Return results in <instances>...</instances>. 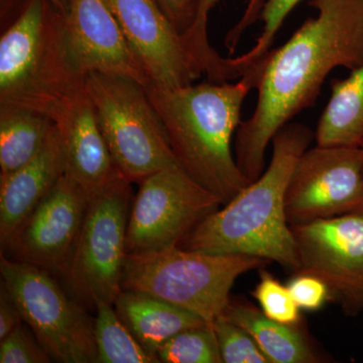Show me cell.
<instances>
[{
	"label": "cell",
	"mask_w": 363,
	"mask_h": 363,
	"mask_svg": "<svg viewBox=\"0 0 363 363\" xmlns=\"http://www.w3.org/2000/svg\"><path fill=\"white\" fill-rule=\"evenodd\" d=\"M212 325L222 363H269L255 339L238 324L220 317Z\"/></svg>",
	"instance_id": "484cf974"
},
{
	"label": "cell",
	"mask_w": 363,
	"mask_h": 363,
	"mask_svg": "<svg viewBox=\"0 0 363 363\" xmlns=\"http://www.w3.org/2000/svg\"><path fill=\"white\" fill-rule=\"evenodd\" d=\"M55 128L44 113L0 104V174H9L33 160Z\"/></svg>",
	"instance_id": "44dd1931"
},
{
	"label": "cell",
	"mask_w": 363,
	"mask_h": 363,
	"mask_svg": "<svg viewBox=\"0 0 363 363\" xmlns=\"http://www.w3.org/2000/svg\"><path fill=\"white\" fill-rule=\"evenodd\" d=\"M66 33L65 16L47 0H28L0 39V104L40 112L55 121L85 89Z\"/></svg>",
	"instance_id": "277c9868"
},
{
	"label": "cell",
	"mask_w": 363,
	"mask_h": 363,
	"mask_svg": "<svg viewBox=\"0 0 363 363\" xmlns=\"http://www.w3.org/2000/svg\"><path fill=\"white\" fill-rule=\"evenodd\" d=\"M358 213L363 214V203H362V208H360L359 212H358Z\"/></svg>",
	"instance_id": "1f68e13d"
},
{
	"label": "cell",
	"mask_w": 363,
	"mask_h": 363,
	"mask_svg": "<svg viewBox=\"0 0 363 363\" xmlns=\"http://www.w3.org/2000/svg\"><path fill=\"white\" fill-rule=\"evenodd\" d=\"M318 145L363 147V64L331 82V96L318 121Z\"/></svg>",
	"instance_id": "d6986e66"
},
{
	"label": "cell",
	"mask_w": 363,
	"mask_h": 363,
	"mask_svg": "<svg viewBox=\"0 0 363 363\" xmlns=\"http://www.w3.org/2000/svg\"><path fill=\"white\" fill-rule=\"evenodd\" d=\"M157 357L164 363H222L212 324L179 332L162 344Z\"/></svg>",
	"instance_id": "603a6c76"
},
{
	"label": "cell",
	"mask_w": 363,
	"mask_h": 363,
	"mask_svg": "<svg viewBox=\"0 0 363 363\" xmlns=\"http://www.w3.org/2000/svg\"><path fill=\"white\" fill-rule=\"evenodd\" d=\"M61 135L65 175L91 198L121 176L98 125L87 91H81L54 121Z\"/></svg>",
	"instance_id": "9a60e30c"
},
{
	"label": "cell",
	"mask_w": 363,
	"mask_h": 363,
	"mask_svg": "<svg viewBox=\"0 0 363 363\" xmlns=\"http://www.w3.org/2000/svg\"><path fill=\"white\" fill-rule=\"evenodd\" d=\"M65 18L69 49L82 73L121 76L147 87L149 79L105 0H70Z\"/></svg>",
	"instance_id": "5bb4252c"
},
{
	"label": "cell",
	"mask_w": 363,
	"mask_h": 363,
	"mask_svg": "<svg viewBox=\"0 0 363 363\" xmlns=\"http://www.w3.org/2000/svg\"><path fill=\"white\" fill-rule=\"evenodd\" d=\"M150 83L193 84L202 73L171 21L152 0H105Z\"/></svg>",
	"instance_id": "4fadbf2b"
},
{
	"label": "cell",
	"mask_w": 363,
	"mask_h": 363,
	"mask_svg": "<svg viewBox=\"0 0 363 363\" xmlns=\"http://www.w3.org/2000/svg\"><path fill=\"white\" fill-rule=\"evenodd\" d=\"M113 306L133 337L156 357L162 344L179 332L208 324L183 308L140 291H121Z\"/></svg>",
	"instance_id": "e0dca14e"
},
{
	"label": "cell",
	"mask_w": 363,
	"mask_h": 363,
	"mask_svg": "<svg viewBox=\"0 0 363 363\" xmlns=\"http://www.w3.org/2000/svg\"><path fill=\"white\" fill-rule=\"evenodd\" d=\"M301 1L302 0H266L260 14L262 30L257 42L250 51L243 52L236 58H231L234 68L240 76H242L250 66L264 58L267 52L271 51L277 33L294 7Z\"/></svg>",
	"instance_id": "cb8c5ba5"
},
{
	"label": "cell",
	"mask_w": 363,
	"mask_h": 363,
	"mask_svg": "<svg viewBox=\"0 0 363 363\" xmlns=\"http://www.w3.org/2000/svg\"><path fill=\"white\" fill-rule=\"evenodd\" d=\"M298 267L324 281L331 301L351 316L363 313V214L291 225Z\"/></svg>",
	"instance_id": "8fae6325"
},
{
	"label": "cell",
	"mask_w": 363,
	"mask_h": 363,
	"mask_svg": "<svg viewBox=\"0 0 363 363\" xmlns=\"http://www.w3.org/2000/svg\"><path fill=\"white\" fill-rule=\"evenodd\" d=\"M86 91L117 169L131 183L180 167L147 88L133 79L89 73Z\"/></svg>",
	"instance_id": "8992f818"
},
{
	"label": "cell",
	"mask_w": 363,
	"mask_h": 363,
	"mask_svg": "<svg viewBox=\"0 0 363 363\" xmlns=\"http://www.w3.org/2000/svg\"><path fill=\"white\" fill-rule=\"evenodd\" d=\"M23 322L0 340V363H49L52 357Z\"/></svg>",
	"instance_id": "4316f807"
},
{
	"label": "cell",
	"mask_w": 363,
	"mask_h": 363,
	"mask_svg": "<svg viewBox=\"0 0 363 363\" xmlns=\"http://www.w3.org/2000/svg\"><path fill=\"white\" fill-rule=\"evenodd\" d=\"M286 286L296 304L304 311H319L328 301H331L328 286L322 279L312 274L295 272V276Z\"/></svg>",
	"instance_id": "83f0119b"
},
{
	"label": "cell",
	"mask_w": 363,
	"mask_h": 363,
	"mask_svg": "<svg viewBox=\"0 0 363 363\" xmlns=\"http://www.w3.org/2000/svg\"><path fill=\"white\" fill-rule=\"evenodd\" d=\"M23 319L20 309L4 284H0V340L18 328Z\"/></svg>",
	"instance_id": "f546056e"
},
{
	"label": "cell",
	"mask_w": 363,
	"mask_h": 363,
	"mask_svg": "<svg viewBox=\"0 0 363 363\" xmlns=\"http://www.w3.org/2000/svg\"><path fill=\"white\" fill-rule=\"evenodd\" d=\"M259 76L255 63L236 83L207 80L181 87L154 83L145 87L179 166L222 205L250 183L236 162L231 143L242 123L243 102Z\"/></svg>",
	"instance_id": "7a4b0ae2"
},
{
	"label": "cell",
	"mask_w": 363,
	"mask_h": 363,
	"mask_svg": "<svg viewBox=\"0 0 363 363\" xmlns=\"http://www.w3.org/2000/svg\"><path fill=\"white\" fill-rule=\"evenodd\" d=\"M217 1L218 0H199L194 23L182 38L191 58L202 75H207L208 80L212 82H227L234 79L230 61L229 58H223L215 51L208 39V18ZM264 4L266 0H250L247 11L240 23L227 33L225 45L229 52L233 54L243 33L260 18Z\"/></svg>",
	"instance_id": "ffe728a7"
},
{
	"label": "cell",
	"mask_w": 363,
	"mask_h": 363,
	"mask_svg": "<svg viewBox=\"0 0 363 363\" xmlns=\"http://www.w3.org/2000/svg\"><path fill=\"white\" fill-rule=\"evenodd\" d=\"M61 135L56 124L44 147L30 162L9 174H0V245L13 234L65 175Z\"/></svg>",
	"instance_id": "2e32d148"
},
{
	"label": "cell",
	"mask_w": 363,
	"mask_h": 363,
	"mask_svg": "<svg viewBox=\"0 0 363 363\" xmlns=\"http://www.w3.org/2000/svg\"><path fill=\"white\" fill-rule=\"evenodd\" d=\"M267 264L248 255H213L180 247L128 255L123 290L152 294L213 324L230 303L236 279Z\"/></svg>",
	"instance_id": "5b68a950"
},
{
	"label": "cell",
	"mask_w": 363,
	"mask_h": 363,
	"mask_svg": "<svg viewBox=\"0 0 363 363\" xmlns=\"http://www.w3.org/2000/svg\"><path fill=\"white\" fill-rule=\"evenodd\" d=\"M47 1H49L52 6L56 7L64 16H66L68 13L70 0H47Z\"/></svg>",
	"instance_id": "4dcf8cb0"
},
{
	"label": "cell",
	"mask_w": 363,
	"mask_h": 363,
	"mask_svg": "<svg viewBox=\"0 0 363 363\" xmlns=\"http://www.w3.org/2000/svg\"><path fill=\"white\" fill-rule=\"evenodd\" d=\"M131 182L119 176L91 198L77 245L62 278L67 292L86 308L114 304L123 291Z\"/></svg>",
	"instance_id": "ba28073f"
},
{
	"label": "cell",
	"mask_w": 363,
	"mask_h": 363,
	"mask_svg": "<svg viewBox=\"0 0 363 363\" xmlns=\"http://www.w3.org/2000/svg\"><path fill=\"white\" fill-rule=\"evenodd\" d=\"M0 274L23 321L52 362L98 363L95 318L51 272L1 253Z\"/></svg>",
	"instance_id": "52a82bcc"
},
{
	"label": "cell",
	"mask_w": 363,
	"mask_h": 363,
	"mask_svg": "<svg viewBox=\"0 0 363 363\" xmlns=\"http://www.w3.org/2000/svg\"><path fill=\"white\" fill-rule=\"evenodd\" d=\"M363 203V147L316 145L296 162L286 211L290 225L359 212Z\"/></svg>",
	"instance_id": "30bf717a"
},
{
	"label": "cell",
	"mask_w": 363,
	"mask_h": 363,
	"mask_svg": "<svg viewBox=\"0 0 363 363\" xmlns=\"http://www.w3.org/2000/svg\"><path fill=\"white\" fill-rule=\"evenodd\" d=\"M252 297L259 303L267 317L286 325H301V309L296 304L288 286L283 285L272 274L262 269L259 283L252 291Z\"/></svg>",
	"instance_id": "d4e9b609"
},
{
	"label": "cell",
	"mask_w": 363,
	"mask_h": 363,
	"mask_svg": "<svg viewBox=\"0 0 363 363\" xmlns=\"http://www.w3.org/2000/svg\"><path fill=\"white\" fill-rule=\"evenodd\" d=\"M315 133L289 123L272 138V155L262 175L207 216L180 247L213 255H240L277 262L297 272V250L286 211L289 182Z\"/></svg>",
	"instance_id": "3957f363"
},
{
	"label": "cell",
	"mask_w": 363,
	"mask_h": 363,
	"mask_svg": "<svg viewBox=\"0 0 363 363\" xmlns=\"http://www.w3.org/2000/svg\"><path fill=\"white\" fill-rule=\"evenodd\" d=\"M89 201L84 191L64 175L1 253L63 276L77 245Z\"/></svg>",
	"instance_id": "7c38bea8"
},
{
	"label": "cell",
	"mask_w": 363,
	"mask_h": 363,
	"mask_svg": "<svg viewBox=\"0 0 363 363\" xmlns=\"http://www.w3.org/2000/svg\"><path fill=\"white\" fill-rule=\"evenodd\" d=\"M222 317L245 329L269 363L325 362L301 325L293 326L274 321L250 303L231 298Z\"/></svg>",
	"instance_id": "ac0fdd59"
},
{
	"label": "cell",
	"mask_w": 363,
	"mask_h": 363,
	"mask_svg": "<svg viewBox=\"0 0 363 363\" xmlns=\"http://www.w3.org/2000/svg\"><path fill=\"white\" fill-rule=\"evenodd\" d=\"M181 33H187L194 23L199 0H152Z\"/></svg>",
	"instance_id": "f1b7e54d"
},
{
	"label": "cell",
	"mask_w": 363,
	"mask_h": 363,
	"mask_svg": "<svg viewBox=\"0 0 363 363\" xmlns=\"http://www.w3.org/2000/svg\"><path fill=\"white\" fill-rule=\"evenodd\" d=\"M310 6L317 16L257 62V105L234 143L236 162L250 182L266 169L274 136L314 104L329 73L363 64V0H311Z\"/></svg>",
	"instance_id": "6da1fadb"
},
{
	"label": "cell",
	"mask_w": 363,
	"mask_h": 363,
	"mask_svg": "<svg viewBox=\"0 0 363 363\" xmlns=\"http://www.w3.org/2000/svg\"><path fill=\"white\" fill-rule=\"evenodd\" d=\"M138 184L128 216L126 255L179 247L222 205L180 167L162 169Z\"/></svg>",
	"instance_id": "9c48e42d"
},
{
	"label": "cell",
	"mask_w": 363,
	"mask_h": 363,
	"mask_svg": "<svg viewBox=\"0 0 363 363\" xmlns=\"http://www.w3.org/2000/svg\"><path fill=\"white\" fill-rule=\"evenodd\" d=\"M94 335L98 363H159L126 328L112 304L95 306Z\"/></svg>",
	"instance_id": "7402d4cb"
}]
</instances>
